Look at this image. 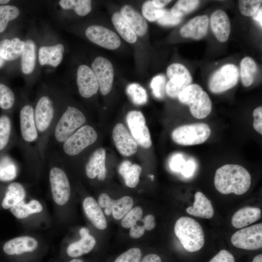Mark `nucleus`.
I'll return each mask as SVG.
<instances>
[{
    "instance_id": "obj_1",
    "label": "nucleus",
    "mask_w": 262,
    "mask_h": 262,
    "mask_svg": "<svg viewBox=\"0 0 262 262\" xmlns=\"http://www.w3.org/2000/svg\"><path fill=\"white\" fill-rule=\"evenodd\" d=\"M251 183L249 173L240 165L225 164L218 168L215 172L214 186L216 189L222 194H244L249 190Z\"/></svg>"
},
{
    "instance_id": "obj_2",
    "label": "nucleus",
    "mask_w": 262,
    "mask_h": 262,
    "mask_svg": "<svg viewBox=\"0 0 262 262\" xmlns=\"http://www.w3.org/2000/svg\"><path fill=\"white\" fill-rule=\"evenodd\" d=\"M174 231L183 248L188 252L199 250L205 243L204 234L199 223L196 220L182 216L177 220Z\"/></svg>"
},
{
    "instance_id": "obj_3",
    "label": "nucleus",
    "mask_w": 262,
    "mask_h": 262,
    "mask_svg": "<svg viewBox=\"0 0 262 262\" xmlns=\"http://www.w3.org/2000/svg\"><path fill=\"white\" fill-rule=\"evenodd\" d=\"M178 98L181 103L189 106L191 114L196 118H204L212 111V103L208 94L197 84L188 86Z\"/></svg>"
},
{
    "instance_id": "obj_4",
    "label": "nucleus",
    "mask_w": 262,
    "mask_h": 262,
    "mask_svg": "<svg viewBox=\"0 0 262 262\" xmlns=\"http://www.w3.org/2000/svg\"><path fill=\"white\" fill-rule=\"evenodd\" d=\"M211 129L205 123H195L180 126L175 129L171 134L172 140L183 146L201 144L210 137Z\"/></svg>"
},
{
    "instance_id": "obj_5",
    "label": "nucleus",
    "mask_w": 262,
    "mask_h": 262,
    "mask_svg": "<svg viewBox=\"0 0 262 262\" xmlns=\"http://www.w3.org/2000/svg\"><path fill=\"white\" fill-rule=\"evenodd\" d=\"M84 114L74 107L68 106L58 121L54 130L56 140L64 142L85 122Z\"/></svg>"
},
{
    "instance_id": "obj_6",
    "label": "nucleus",
    "mask_w": 262,
    "mask_h": 262,
    "mask_svg": "<svg viewBox=\"0 0 262 262\" xmlns=\"http://www.w3.org/2000/svg\"><path fill=\"white\" fill-rule=\"evenodd\" d=\"M238 79V67L232 64L225 65L210 77L208 83L209 89L214 94L224 92L236 85Z\"/></svg>"
},
{
    "instance_id": "obj_7",
    "label": "nucleus",
    "mask_w": 262,
    "mask_h": 262,
    "mask_svg": "<svg viewBox=\"0 0 262 262\" xmlns=\"http://www.w3.org/2000/svg\"><path fill=\"white\" fill-rule=\"evenodd\" d=\"M97 139V133L92 127L82 126L64 142V151L68 155H76L93 144Z\"/></svg>"
},
{
    "instance_id": "obj_8",
    "label": "nucleus",
    "mask_w": 262,
    "mask_h": 262,
    "mask_svg": "<svg viewBox=\"0 0 262 262\" xmlns=\"http://www.w3.org/2000/svg\"><path fill=\"white\" fill-rule=\"evenodd\" d=\"M231 242L236 247L249 250L260 249L262 246V224L242 229L231 236Z\"/></svg>"
},
{
    "instance_id": "obj_9",
    "label": "nucleus",
    "mask_w": 262,
    "mask_h": 262,
    "mask_svg": "<svg viewBox=\"0 0 262 262\" xmlns=\"http://www.w3.org/2000/svg\"><path fill=\"white\" fill-rule=\"evenodd\" d=\"M126 121L137 144L144 148L150 147L152 145L150 134L142 112L136 110L129 112L126 116Z\"/></svg>"
},
{
    "instance_id": "obj_10",
    "label": "nucleus",
    "mask_w": 262,
    "mask_h": 262,
    "mask_svg": "<svg viewBox=\"0 0 262 262\" xmlns=\"http://www.w3.org/2000/svg\"><path fill=\"white\" fill-rule=\"evenodd\" d=\"M49 181L55 203L59 205L66 203L70 196V187L65 172L59 167L52 168L49 172Z\"/></svg>"
},
{
    "instance_id": "obj_11",
    "label": "nucleus",
    "mask_w": 262,
    "mask_h": 262,
    "mask_svg": "<svg viewBox=\"0 0 262 262\" xmlns=\"http://www.w3.org/2000/svg\"><path fill=\"white\" fill-rule=\"evenodd\" d=\"M91 69L97 79L102 95L108 94L112 89L114 77V69L111 62L103 57L98 56L93 62Z\"/></svg>"
},
{
    "instance_id": "obj_12",
    "label": "nucleus",
    "mask_w": 262,
    "mask_h": 262,
    "mask_svg": "<svg viewBox=\"0 0 262 262\" xmlns=\"http://www.w3.org/2000/svg\"><path fill=\"white\" fill-rule=\"evenodd\" d=\"M85 33L90 41L106 49H115L121 44L120 38L114 32L102 26H90Z\"/></svg>"
},
{
    "instance_id": "obj_13",
    "label": "nucleus",
    "mask_w": 262,
    "mask_h": 262,
    "mask_svg": "<svg viewBox=\"0 0 262 262\" xmlns=\"http://www.w3.org/2000/svg\"><path fill=\"white\" fill-rule=\"evenodd\" d=\"M98 203L100 207L105 208L104 213L107 215L112 214L115 219L119 220L131 209L133 201L130 196L114 200L107 194L102 193L99 196Z\"/></svg>"
},
{
    "instance_id": "obj_14",
    "label": "nucleus",
    "mask_w": 262,
    "mask_h": 262,
    "mask_svg": "<svg viewBox=\"0 0 262 262\" xmlns=\"http://www.w3.org/2000/svg\"><path fill=\"white\" fill-rule=\"evenodd\" d=\"M77 83L80 94L85 98H89L96 94L99 88L94 72L85 65L80 66L78 68Z\"/></svg>"
},
{
    "instance_id": "obj_15",
    "label": "nucleus",
    "mask_w": 262,
    "mask_h": 262,
    "mask_svg": "<svg viewBox=\"0 0 262 262\" xmlns=\"http://www.w3.org/2000/svg\"><path fill=\"white\" fill-rule=\"evenodd\" d=\"M112 135L115 147L121 154L130 156L136 152L137 144L123 124H116Z\"/></svg>"
},
{
    "instance_id": "obj_16",
    "label": "nucleus",
    "mask_w": 262,
    "mask_h": 262,
    "mask_svg": "<svg viewBox=\"0 0 262 262\" xmlns=\"http://www.w3.org/2000/svg\"><path fill=\"white\" fill-rule=\"evenodd\" d=\"M54 115V108L50 99L47 96L41 97L34 111V121L37 130L46 131L49 127Z\"/></svg>"
},
{
    "instance_id": "obj_17",
    "label": "nucleus",
    "mask_w": 262,
    "mask_h": 262,
    "mask_svg": "<svg viewBox=\"0 0 262 262\" xmlns=\"http://www.w3.org/2000/svg\"><path fill=\"white\" fill-rule=\"evenodd\" d=\"M105 160V150L102 147L96 149L90 156L85 166L87 177L94 179L97 176L99 180H104L106 178L107 172Z\"/></svg>"
},
{
    "instance_id": "obj_18",
    "label": "nucleus",
    "mask_w": 262,
    "mask_h": 262,
    "mask_svg": "<svg viewBox=\"0 0 262 262\" xmlns=\"http://www.w3.org/2000/svg\"><path fill=\"white\" fill-rule=\"evenodd\" d=\"M209 22V19L207 15L196 16L181 27L180 33L185 38L200 39L207 33Z\"/></svg>"
},
{
    "instance_id": "obj_19",
    "label": "nucleus",
    "mask_w": 262,
    "mask_h": 262,
    "mask_svg": "<svg viewBox=\"0 0 262 262\" xmlns=\"http://www.w3.org/2000/svg\"><path fill=\"white\" fill-rule=\"evenodd\" d=\"M20 126L22 136L28 142L35 141L38 137L34 110L30 105L24 106L20 112Z\"/></svg>"
},
{
    "instance_id": "obj_20",
    "label": "nucleus",
    "mask_w": 262,
    "mask_h": 262,
    "mask_svg": "<svg viewBox=\"0 0 262 262\" xmlns=\"http://www.w3.org/2000/svg\"><path fill=\"white\" fill-rule=\"evenodd\" d=\"M38 242L34 238L23 236L14 238L6 242L3 246V251L8 255H19L34 251Z\"/></svg>"
},
{
    "instance_id": "obj_21",
    "label": "nucleus",
    "mask_w": 262,
    "mask_h": 262,
    "mask_svg": "<svg viewBox=\"0 0 262 262\" xmlns=\"http://www.w3.org/2000/svg\"><path fill=\"white\" fill-rule=\"evenodd\" d=\"M211 27L217 40L225 42L229 38L230 32V24L228 16L222 10H217L213 13L210 18Z\"/></svg>"
},
{
    "instance_id": "obj_22",
    "label": "nucleus",
    "mask_w": 262,
    "mask_h": 262,
    "mask_svg": "<svg viewBox=\"0 0 262 262\" xmlns=\"http://www.w3.org/2000/svg\"><path fill=\"white\" fill-rule=\"evenodd\" d=\"M81 239L71 243L66 249L67 255L72 258H77L91 251L96 245L95 238L89 234V231L83 227L80 230Z\"/></svg>"
},
{
    "instance_id": "obj_23",
    "label": "nucleus",
    "mask_w": 262,
    "mask_h": 262,
    "mask_svg": "<svg viewBox=\"0 0 262 262\" xmlns=\"http://www.w3.org/2000/svg\"><path fill=\"white\" fill-rule=\"evenodd\" d=\"M120 14L127 21L137 36H144L147 31V24L135 9L130 5H124L120 9Z\"/></svg>"
},
{
    "instance_id": "obj_24",
    "label": "nucleus",
    "mask_w": 262,
    "mask_h": 262,
    "mask_svg": "<svg viewBox=\"0 0 262 262\" xmlns=\"http://www.w3.org/2000/svg\"><path fill=\"white\" fill-rule=\"evenodd\" d=\"M82 205L85 214L93 225L98 229H105L107 226L106 219L96 200L92 197H87Z\"/></svg>"
},
{
    "instance_id": "obj_25",
    "label": "nucleus",
    "mask_w": 262,
    "mask_h": 262,
    "mask_svg": "<svg viewBox=\"0 0 262 262\" xmlns=\"http://www.w3.org/2000/svg\"><path fill=\"white\" fill-rule=\"evenodd\" d=\"M195 200L192 206L186 209V212L192 215L210 219L214 215V210L211 201L203 193L196 192L195 195Z\"/></svg>"
},
{
    "instance_id": "obj_26",
    "label": "nucleus",
    "mask_w": 262,
    "mask_h": 262,
    "mask_svg": "<svg viewBox=\"0 0 262 262\" xmlns=\"http://www.w3.org/2000/svg\"><path fill=\"white\" fill-rule=\"evenodd\" d=\"M261 217V210L254 207L246 206L238 210L232 216L231 224L236 229L244 228L257 221Z\"/></svg>"
},
{
    "instance_id": "obj_27",
    "label": "nucleus",
    "mask_w": 262,
    "mask_h": 262,
    "mask_svg": "<svg viewBox=\"0 0 262 262\" xmlns=\"http://www.w3.org/2000/svg\"><path fill=\"white\" fill-rule=\"evenodd\" d=\"M64 51V47L62 44L42 46L39 50V62L42 66L49 65L56 67L62 62Z\"/></svg>"
},
{
    "instance_id": "obj_28",
    "label": "nucleus",
    "mask_w": 262,
    "mask_h": 262,
    "mask_svg": "<svg viewBox=\"0 0 262 262\" xmlns=\"http://www.w3.org/2000/svg\"><path fill=\"white\" fill-rule=\"evenodd\" d=\"M25 45V42L17 37L2 40L0 41V56L4 60H14L22 54Z\"/></svg>"
},
{
    "instance_id": "obj_29",
    "label": "nucleus",
    "mask_w": 262,
    "mask_h": 262,
    "mask_svg": "<svg viewBox=\"0 0 262 262\" xmlns=\"http://www.w3.org/2000/svg\"><path fill=\"white\" fill-rule=\"evenodd\" d=\"M118 171L124 179L126 185L134 188L139 181L142 168L137 164H132L129 161L125 160L119 165Z\"/></svg>"
},
{
    "instance_id": "obj_30",
    "label": "nucleus",
    "mask_w": 262,
    "mask_h": 262,
    "mask_svg": "<svg viewBox=\"0 0 262 262\" xmlns=\"http://www.w3.org/2000/svg\"><path fill=\"white\" fill-rule=\"evenodd\" d=\"M26 196L24 188L18 182H12L9 185L1 203L5 209L12 208L22 201Z\"/></svg>"
},
{
    "instance_id": "obj_31",
    "label": "nucleus",
    "mask_w": 262,
    "mask_h": 262,
    "mask_svg": "<svg viewBox=\"0 0 262 262\" xmlns=\"http://www.w3.org/2000/svg\"><path fill=\"white\" fill-rule=\"evenodd\" d=\"M112 22L117 32L126 42L133 44L137 41V35L119 12L115 13Z\"/></svg>"
},
{
    "instance_id": "obj_32",
    "label": "nucleus",
    "mask_w": 262,
    "mask_h": 262,
    "mask_svg": "<svg viewBox=\"0 0 262 262\" xmlns=\"http://www.w3.org/2000/svg\"><path fill=\"white\" fill-rule=\"evenodd\" d=\"M36 62V47L32 40L25 42L21 54V68L23 73L29 74L34 70Z\"/></svg>"
},
{
    "instance_id": "obj_33",
    "label": "nucleus",
    "mask_w": 262,
    "mask_h": 262,
    "mask_svg": "<svg viewBox=\"0 0 262 262\" xmlns=\"http://www.w3.org/2000/svg\"><path fill=\"white\" fill-rule=\"evenodd\" d=\"M42 210L41 204L34 199L28 203L22 200L10 208L12 214L18 219L26 218L30 214L41 212Z\"/></svg>"
},
{
    "instance_id": "obj_34",
    "label": "nucleus",
    "mask_w": 262,
    "mask_h": 262,
    "mask_svg": "<svg viewBox=\"0 0 262 262\" xmlns=\"http://www.w3.org/2000/svg\"><path fill=\"white\" fill-rule=\"evenodd\" d=\"M192 82L191 75L177 76L169 79L165 85V92L172 98H177L179 94Z\"/></svg>"
},
{
    "instance_id": "obj_35",
    "label": "nucleus",
    "mask_w": 262,
    "mask_h": 262,
    "mask_svg": "<svg viewBox=\"0 0 262 262\" xmlns=\"http://www.w3.org/2000/svg\"><path fill=\"white\" fill-rule=\"evenodd\" d=\"M257 66L254 60L250 57L244 58L240 63V75L243 84L246 87L253 82Z\"/></svg>"
},
{
    "instance_id": "obj_36",
    "label": "nucleus",
    "mask_w": 262,
    "mask_h": 262,
    "mask_svg": "<svg viewBox=\"0 0 262 262\" xmlns=\"http://www.w3.org/2000/svg\"><path fill=\"white\" fill-rule=\"evenodd\" d=\"M59 4L64 9H73L80 16L88 15L92 9L90 0H61Z\"/></svg>"
},
{
    "instance_id": "obj_37",
    "label": "nucleus",
    "mask_w": 262,
    "mask_h": 262,
    "mask_svg": "<svg viewBox=\"0 0 262 262\" xmlns=\"http://www.w3.org/2000/svg\"><path fill=\"white\" fill-rule=\"evenodd\" d=\"M17 173V167L10 157L5 156L0 159V180H12L16 177Z\"/></svg>"
},
{
    "instance_id": "obj_38",
    "label": "nucleus",
    "mask_w": 262,
    "mask_h": 262,
    "mask_svg": "<svg viewBox=\"0 0 262 262\" xmlns=\"http://www.w3.org/2000/svg\"><path fill=\"white\" fill-rule=\"evenodd\" d=\"M126 93L131 101L136 105H142L147 101L146 90L137 83L129 84L126 88Z\"/></svg>"
},
{
    "instance_id": "obj_39",
    "label": "nucleus",
    "mask_w": 262,
    "mask_h": 262,
    "mask_svg": "<svg viewBox=\"0 0 262 262\" xmlns=\"http://www.w3.org/2000/svg\"><path fill=\"white\" fill-rule=\"evenodd\" d=\"M199 3L197 0H180L172 7L170 12L176 17H182L195 10Z\"/></svg>"
},
{
    "instance_id": "obj_40",
    "label": "nucleus",
    "mask_w": 262,
    "mask_h": 262,
    "mask_svg": "<svg viewBox=\"0 0 262 262\" xmlns=\"http://www.w3.org/2000/svg\"><path fill=\"white\" fill-rule=\"evenodd\" d=\"M19 9L13 5L0 6V33L3 32L7 28L8 22L18 16Z\"/></svg>"
},
{
    "instance_id": "obj_41",
    "label": "nucleus",
    "mask_w": 262,
    "mask_h": 262,
    "mask_svg": "<svg viewBox=\"0 0 262 262\" xmlns=\"http://www.w3.org/2000/svg\"><path fill=\"white\" fill-rule=\"evenodd\" d=\"M165 9L155 7L152 0L145 1L142 6V13L144 17L150 22L157 20L163 15Z\"/></svg>"
},
{
    "instance_id": "obj_42",
    "label": "nucleus",
    "mask_w": 262,
    "mask_h": 262,
    "mask_svg": "<svg viewBox=\"0 0 262 262\" xmlns=\"http://www.w3.org/2000/svg\"><path fill=\"white\" fill-rule=\"evenodd\" d=\"M11 130V123L9 117L3 115L0 116V150L7 145Z\"/></svg>"
},
{
    "instance_id": "obj_43",
    "label": "nucleus",
    "mask_w": 262,
    "mask_h": 262,
    "mask_svg": "<svg viewBox=\"0 0 262 262\" xmlns=\"http://www.w3.org/2000/svg\"><path fill=\"white\" fill-rule=\"evenodd\" d=\"M142 215L143 210L140 207L136 206L131 209L122 218V226L127 229L131 228L142 218Z\"/></svg>"
},
{
    "instance_id": "obj_44",
    "label": "nucleus",
    "mask_w": 262,
    "mask_h": 262,
    "mask_svg": "<svg viewBox=\"0 0 262 262\" xmlns=\"http://www.w3.org/2000/svg\"><path fill=\"white\" fill-rule=\"evenodd\" d=\"M15 96L12 90L6 85L0 83V108L7 110L13 107Z\"/></svg>"
},
{
    "instance_id": "obj_45",
    "label": "nucleus",
    "mask_w": 262,
    "mask_h": 262,
    "mask_svg": "<svg viewBox=\"0 0 262 262\" xmlns=\"http://www.w3.org/2000/svg\"><path fill=\"white\" fill-rule=\"evenodd\" d=\"M261 0H239V8L241 13L246 16H252L261 7Z\"/></svg>"
},
{
    "instance_id": "obj_46",
    "label": "nucleus",
    "mask_w": 262,
    "mask_h": 262,
    "mask_svg": "<svg viewBox=\"0 0 262 262\" xmlns=\"http://www.w3.org/2000/svg\"><path fill=\"white\" fill-rule=\"evenodd\" d=\"M166 83L165 77L163 75H158L152 78L150 86L156 98H162L164 97Z\"/></svg>"
},
{
    "instance_id": "obj_47",
    "label": "nucleus",
    "mask_w": 262,
    "mask_h": 262,
    "mask_svg": "<svg viewBox=\"0 0 262 262\" xmlns=\"http://www.w3.org/2000/svg\"><path fill=\"white\" fill-rule=\"evenodd\" d=\"M141 257V250L133 247L121 254L114 262H140Z\"/></svg>"
},
{
    "instance_id": "obj_48",
    "label": "nucleus",
    "mask_w": 262,
    "mask_h": 262,
    "mask_svg": "<svg viewBox=\"0 0 262 262\" xmlns=\"http://www.w3.org/2000/svg\"><path fill=\"white\" fill-rule=\"evenodd\" d=\"M181 20L182 17H176L172 14L170 10L165 9L162 16L158 19L157 21L161 25L171 26L180 24Z\"/></svg>"
},
{
    "instance_id": "obj_49",
    "label": "nucleus",
    "mask_w": 262,
    "mask_h": 262,
    "mask_svg": "<svg viewBox=\"0 0 262 262\" xmlns=\"http://www.w3.org/2000/svg\"><path fill=\"white\" fill-rule=\"evenodd\" d=\"M166 75L170 79L177 76L191 75L188 69L183 65L173 63L169 65L166 69Z\"/></svg>"
},
{
    "instance_id": "obj_50",
    "label": "nucleus",
    "mask_w": 262,
    "mask_h": 262,
    "mask_svg": "<svg viewBox=\"0 0 262 262\" xmlns=\"http://www.w3.org/2000/svg\"><path fill=\"white\" fill-rule=\"evenodd\" d=\"M209 262H235V259L230 252L223 249L216 254Z\"/></svg>"
},
{
    "instance_id": "obj_51",
    "label": "nucleus",
    "mask_w": 262,
    "mask_h": 262,
    "mask_svg": "<svg viewBox=\"0 0 262 262\" xmlns=\"http://www.w3.org/2000/svg\"><path fill=\"white\" fill-rule=\"evenodd\" d=\"M254 120L253 126L255 131L262 134V107L259 106L255 108L253 112Z\"/></svg>"
},
{
    "instance_id": "obj_52",
    "label": "nucleus",
    "mask_w": 262,
    "mask_h": 262,
    "mask_svg": "<svg viewBox=\"0 0 262 262\" xmlns=\"http://www.w3.org/2000/svg\"><path fill=\"white\" fill-rule=\"evenodd\" d=\"M143 218L138 221L135 225L130 228V236L134 239L140 238L145 232Z\"/></svg>"
},
{
    "instance_id": "obj_53",
    "label": "nucleus",
    "mask_w": 262,
    "mask_h": 262,
    "mask_svg": "<svg viewBox=\"0 0 262 262\" xmlns=\"http://www.w3.org/2000/svg\"><path fill=\"white\" fill-rule=\"evenodd\" d=\"M184 163V160L181 155H176L171 159L170 167L174 171L180 172Z\"/></svg>"
},
{
    "instance_id": "obj_54",
    "label": "nucleus",
    "mask_w": 262,
    "mask_h": 262,
    "mask_svg": "<svg viewBox=\"0 0 262 262\" xmlns=\"http://www.w3.org/2000/svg\"><path fill=\"white\" fill-rule=\"evenodd\" d=\"M195 168V165L194 162L189 160L184 163L180 172L184 176L189 177L193 175Z\"/></svg>"
},
{
    "instance_id": "obj_55",
    "label": "nucleus",
    "mask_w": 262,
    "mask_h": 262,
    "mask_svg": "<svg viewBox=\"0 0 262 262\" xmlns=\"http://www.w3.org/2000/svg\"><path fill=\"white\" fill-rule=\"evenodd\" d=\"M145 229L151 230L155 227V217L152 214H147L143 218Z\"/></svg>"
},
{
    "instance_id": "obj_56",
    "label": "nucleus",
    "mask_w": 262,
    "mask_h": 262,
    "mask_svg": "<svg viewBox=\"0 0 262 262\" xmlns=\"http://www.w3.org/2000/svg\"><path fill=\"white\" fill-rule=\"evenodd\" d=\"M141 262H162V259L157 254H150L145 256Z\"/></svg>"
},
{
    "instance_id": "obj_57",
    "label": "nucleus",
    "mask_w": 262,
    "mask_h": 262,
    "mask_svg": "<svg viewBox=\"0 0 262 262\" xmlns=\"http://www.w3.org/2000/svg\"><path fill=\"white\" fill-rule=\"evenodd\" d=\"M171 0H153L152 2L153 5L159 9H162L164 7L169 4Z\"/></svg>"
},
{
    "instance_id": "obj_58",
    "label": "nucleus",
    "mask_w": 262,
    "mask_h": 262,
    "mask_svg": "<svg viewBox=\"0 0 262 262\" xmlns=\"http://www.w3.org/2000/svg\"><path fill=\"white\" fill-rule=\"evenodd\" d=\"M262 9L261 7L252 16L253 18L256 21L261 27H262Z\"/></svg>"
},
{
    "instance_id": "obj_59",
    "label": "nucleus",
    "mask_w": 262,
    "mask_h": 262,
    "mask_svg": "<svg viewBox=\"0 0 262 262\" xmlns=\"http://www.w3.org/2000/svg\"><path fill=\"white\" fill-rule=\"evenodd\" d=\"M251 262H262V254H258L253 259Z\"/></svg>"
},
{
    "instance_id": "obj_60",
    "label": "nucleus",
    "mask_w": 262,
    "mask_h": 262,
    "mask_svg": "<svg viewBox=\"0 0 262 262\" xmlns=\"http://www.w3.org/2000/svg\"><path fill=\"white\" fill-rule=\"evenodd\" d=\"M69 262H83V261L79 259H74L70 261Z\"/></svg>"
},
{
    "instance_id": "obj_61",
    "label": "nucleus",
    "mask_w": 262,
    "mask_h": 262,
    "mask_svg": "<svg viewBox=\"0 0 262 262\" xmlns=\"http://www.w3.org/2000/svg\"><path fill=\"white\" fill-rule=\"evenodd\" d=\"M5 61L0 56V67L3 66L5 63Z\"/></svg>"
},
{
    "instance_id": "obj_62",
    "label": "nucleus",
    "mask_w": 262,
    "mask_h": 262,
    "mask_svg": "<svg viewBox=\"0 0 262 262\" xmlns=\"http://www.w3.org/2000/svg\"><path fill=\"white\" fill-rule=\"evenodd\" d=\"M9 2V0H0V4H5Z\"/></svg>"
}]
</instances>
